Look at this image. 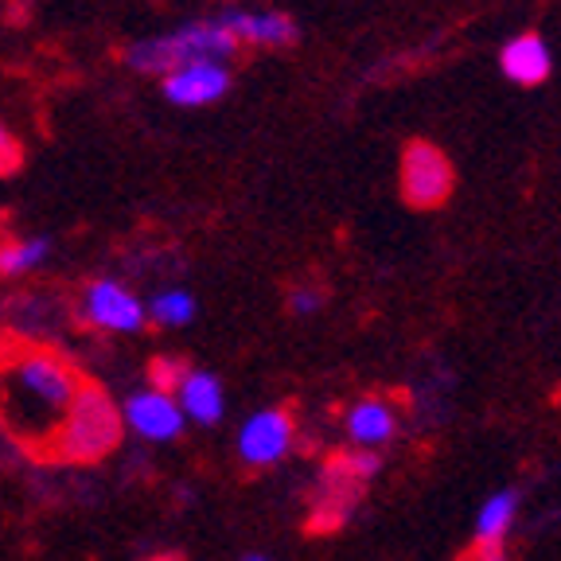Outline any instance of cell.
Wrapping results in <instances>:
<instances>
[{
  "label": "cell",
  "mask_w": 561,
  "mask_h": 561,
  "mask_svg": "<svg viewBox=\"0 0 561 561\" xmlns=\"http://www.w3.org/2000/svg\"><path fill=\"white\" fill-rule=\"evenodd\" d=\"M500 67L511 82H518V87H538V82L550 79L553 55H550V47H546L542 35L526 32V35H515V39L503 47Z\"/></svg>",
  "instance_id": "cell-11"
},
{
  "label": "cell",
  "mask_w": 561,
  "mask_h": 561,
  "mask_svg": "<svg viewBox=\"0 0 561 561\" xmlns=\"http://www.w3.org/2000/svg\"><path fill=\"white\" fill-rule=\"evenodd\" d=\"M20 160H24V152H20V140L9 133V125L0 122V175L16 172Z\"/></svg>",
  "instance_id": "cell-18"
},
{
  "label": "cell",
  "mask_w": 561,
  "mask_h": 561,
  "mask_svg": "<svg viewBox=\"0 0 561 561\" xmlns=\"http://www.w3.org/2000/svg\"><path fill=\"white\" fill-rule=\"evenodd\" d=\"M51 250L55 242L47 234H27L16 238V242H4L0 245V277H27L39 265H47Z\"/></svg>",
  "instance_id": "cell-13"
},
{
  "label": "cell",
  "mask_w": 561,
  "mask_h": 561,
  "mask_svg": "<svg viewBox=\"0 0 561 561\" xmlns=\"http://www.w3.org/2000/svg\"><path fill=\"white\" fill-rule=\"evenodd\" d=\"M238 51V44L230 39V32L219 24V16L207 20H187V24L172 27L160 35H140L125 47V67H133L137 75H168V70L184 67V62H203L219 59L230 62Z\"/></svg>",
  "instance_id": "cell-3"
},
{
  "label": "cell",
  "mask_w": 561,
  "mask_h": 561,
  "mask_svg": "<svg viewBox=\"0 0 561 561\" xmlns=\"http://www.w3.org/2000/svg\"><path fill=\"white\" fill-rule=\"evenodd\" d=\"M394 430H398V417H394V410H390V402H382V398H363V402L351 405L347 417H343V433H347L351 445L370 448V453L394 437Z\"/></svg>",
  "instance_id": "cell-12"
},
{
  "label": "cell",
  "mask_w": 561,
  "mask_h": 561,
  "mask_svg": "<svg viewBox=\"0 0 561 561\" xmlns=\"http://www.w3.org/2000/svg\"><path fill=\"white\" fill-rule=\"evenodd\" d=\"M122 425L145 445H172V440L184 437L187 417L172 390L145 386V390H133L122 402Z\"/></svg>",
  "instance_id": "cell-5"
},
{
  "label": "cell",
  "mask_w": 561,
  "mask_h": 561,
  "mask_svg": "<svg viewBox=\"0 0 561 561\" xmlns=\"http://www.w3.org/2000/svg\"><path fill=\"white\" fill-rule=\"evenodd\" d=\"M242 561H270V558H265V553H245Z\"/></svg>",
  "instance_id": "cell-19"
},
{
  "label": "cell",
  "mask_w": 561,
  "mask_h": 561,
  "mask_svg": "<svg viewBox=\"0 0 561 561\" xmlns=\"http://www.w3.org/2000/svg\"><path fill=\"white\" fill-rule=\"evenodd\" d=\"M219 24L238 47H289L297 39L293 16L273 9H227L219 12Z\"/></svg>",
  "instance_id": "cell-9"
},
{
  "label": "cell",
  "mask_w": 561,
  "mask_h": 561,
  "mask_svg": "<svg viewBox=\"0 0 561 561\" xmlns=\"http://www.w3.org/2000/svg\"><path fill=\"white\" fill-rule=\"evenodd\" d=\"M125 437L122 405L110 398V390L94 382H82L70 410L62 413L59 430L51 440V460H70V465H94L110 456Z\"/></svg>",
  "instance_id": "cell-2"
},
{
  "label": "cell",
  "mask_w": 561,
  "mask_h": 561,
  "mask_svg": "<svg viewBox=\"0 0 561 561\" xmlns=\"http://www.w3.org/2000/svg\"><path fill=\"white\" fill-rule=\"evenodd\" d=\"M145 308H149V324L168 328V332H175V328H187L195 316H199V300H195L187 289H180V285H172V289H160Z\"/></svg>",
  "instance_id": "cell-14"
},
{
  "label": "cell",
  "mask_w": 561,
  "mask_h": 561,
  "mask_svg": "<svg viewBox=\"0 0 561 561\" xmlns=\"http://www.w3.org/2000/svg\"><path fill=\"white\" fill-rule=\"evenodd\" d=\"M515 515H518V491L511 488L495 491L480 507V515H476V538L480 542H503L507 530L515 526Z\"/></svg>",
  "instance_id": "cell-15"
},
{
  "label": "cell",
  "mask_w": 561,
  "mask_h": 561,
  "mask_svg": "<svg viewBox=\"0 0 561 561\" xmlns=\"http://www.w3.org/2000/svg\"><path fill=\"white\" fill-rule=\"evenodd\" d=\"M79 370L47 347H16L0 351V425L24 448L47 456L62 413L79 394Z\"/></svg>",
  "instance_id": "cell-1"
},
{
  "label": "cell",
  "mask_w": 561,
  "mask_h": 561,
  "mask_svg": "<svg viewBox=\"0 0 561 561\" xmlns=\"http://www.w3.org/2000/svg\"><path fill=\"white\" fill-rule=\"evenodd\" d=\"M402 192L413 207H437L453 195V164L437 145L413 140L402 157Z\"/></svg>",
  "instance_id": "cell-8"
},
{
  "label": "cell",
  "mask_w": 561,
  "mask_h": 561,
  "mask_svg": "<svg viewBox=\"0 0 561 561\" xmlns=\"http://www.w3.org/2000/svg\"><path fill=\"white\" fill-rule=\"evenodd\" d=\"M293 440H297L293 413L280 410V405H270V410L250 413V417L238 425L234 448L245 468H273L293 453Z\"/></svg>",
  "instance_id": "cell-6"
},
{
  "label": "cell",
  "mask_w": 561,
  "mask_h": 561,
  "mask_svg": "<svg viewBox=\"0 0 561 561\" xmlns=\"http://www.w3.org/2000/svg\"><path fill=\"white\" fill-rule=\"evenodd\" d=\"M320 305H324V293L312 289V285H297V289L289 293L293 316H312V312H320Z\"/></svg>",
  "instance_id": "cell-17"
},
{
  "label": "cell",
  "mask_w": 561,
  "mask_h": 561,
  "mask_svg": "<svg viewBox=\"0 0 561 561\" xmlns=\"http://www.w3.org/2000/svg\"><path fill=\"white\" fill-rule=\"evenodd\" d=\"M160 94L180 110H203L230 94V67L219 59L184 62V67L160 75Z\"/></svg>",
  "instance_id": "cell-7"
},
{
  "label": "cell",
  "mask_w": 561,
  "mask_h": 561,
  "mask_svg": "<svg viewBox=\"0 0 561 561\" xmlns=\"http://www.w3.org/2000/svg\"><path fill=\"white\" fill-rule=\"evenodd\" d=\"M184 370H187V363H180V359H152V367H149V378H152V386L157 390H175V382L184 378Z\"/></svg>",
  "instance_id": "cell-16"
},
{
  "label": "cell",
  "mask_w": 561,
  "mask_h": 561,
  "mask_svg": "<svg viewBox=\"0 0 561 561\" xmlns=\"http://www.w3.org/2000/svg\"><path fill=\"white\" fill-rule=\"evenodd\" d=\"M175 402L184 410L187 421L210 430V425H219L222 413H227V386L219 382L215 370H203V367H187L184 378L175 382Z\"/></svg>",
  "instance_id": "cell-10"
},
{
  "label": "cell",
  "mask_w": 561,
  "mask_h": 561,
  "mask_svg": "<svg viewBox=\"0 0 561 561\" xmlns=\"http://www.w3.org/2000/svg\"><path fill=\"white\" fill-rule=\"evenodd\" d=\"M82 320L105 335H137L149 324V308L117 277H98L82 289Z\"/></svg>",
  "instance_id": "cell-4"
}]
</instances>
